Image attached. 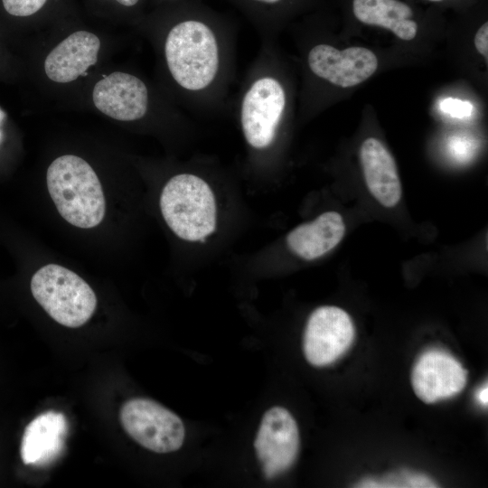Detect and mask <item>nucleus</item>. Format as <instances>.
<instances>
[{
    "label": "nucleus",
    "mask_w": 488,
    "mask_h": 488,
    "mask_svg": "<svg viewBox=\"0 0 488 488\" xmlns=\"http://www.w3.org/2000/svg\"><path fill=\"white\" fill-rule=\"evenodd\" d=\"M47 187L60 215L73 226H98L106 211L101 183L92 167L81 157L65 155L48 167Z\"/></svg>",
    "instance_id": "f257e3e1"
},
{
    "label": "nucleus",
    "mask_w": 488,
    "mask_h": 488,
    "mask_svg": "<svg viewBox=\"0 0 488 488\" xmlns=\"http://www.w3.org/2000/svg\"><path fill=\"white\" fill-rule=\"evenodd\" d=\"M164 53L172 77L185 89H203L217 74V41L202 22L189 20L174 26L166 37Z\"/></svg>",
    "instance_id": "f03ea898"
},
{
    "label": "nucleus",
    "mask_w": 488,
    "mask_h": 488,
    "mask_svg": "<svg viewBox=\"0 0 488 488\" xmlns=\"http://www.w3.org/2000/svg\"><path fill=\"white\" fill-rule=\"evenodd\" d=\"M162 215L173 232L187 241H202L216 228V203L202 178L181 174L172 177L160 196Z\"/></svg>",
    "instance_id": "7ed1b4c3"
},
{
    "label": "nucleus",
    "mask_w": 488,
    "mask_h": 488,
    "mask_svg": "<svg viewBox=\"0 0 488 488\" xmlns=\"http://www.w3.org/2000/svg\"><path fill=\"white\" fill-rule=\"evenodd\" d=\"M34 299L58 324L78 328L94 314L97 297L79 275L56 264L43 266L31 280Z\"/></svg>",
    "instance_id": "20e7f679"
},
{
    "label": "nucleus",
    "mask_w": 488,
    "mask_h": 488,
    "mask_svg": "<svg viewBox=\"0 0 488 488\" xmlns=\"http://www.w3.org/2000/svg\"><path fill=\"white\" fill-rule=\"evenodd\" d=\"M119 420L131 438L153 452H174L183 444L185 428L182 419L153 399L127 400L120 408Z\"/></svg>",
    "instance_id": "39448f33"
},
{
    "label": "nucleus",
    "mask_w": 488,
    "mask_h": 488,
    "mask_svg": "<svg viewBox=\"0 0 488 488\" xmlns=\"http://www.w3.org/2000/svg\"><path fill=\"white\" fill-rule=\"evenodd\" d=\"M354 337V324L347 312L333 305L320 306L310 314L305 328V357L313 366L329 365L348 351Z\"/></svg>",
    "instance_id": "423d86ee"
},
{
    "label": "nucleus",
    "mask_w": 488,
    "mask_h": 488,
    "mask_svg": "<svg viewBox=\"0 0 488 488\" xmlns=\"http://www.w3.org/2000/svg\"><path fill=\"white\" fill-rule=\"evenodd\" d=\"M300 446L297 424L285 408L267 410L258 430L254 448L264 475L274 478L296 462Z\"/></svg>",
    "instance_id": "0eeeda50"
},
{
    "label": "nucleus",
    "mask_w": 488,
    "mask_h": 488,
    "mask_svg": "<svg viewBox=\"0 0 488 488\" xmlns=\"http://www.w3.org/2000/svg\"><path fill=\"white\" fill-rule=\"evenodd\" d=\"M285 106V91L276 79L264 77L253 83L243 98L240 113L249 145L262 149L272 143Z\"/></svg>",
    "instance_id": "6e6552de"
},
{
    "label": "nucleus",
    "mask_w": 488,
    "mask_h": 488,
    "mask_svg": "<svg viewBox=\"0 0 488 488\" xmlns=\"http://www.w3.org/2000/svg\"><path fill=\"white\" fill-rule=\"evenodd\" d=\"M466 381L467 371L461 362L440 349L424 352L417 360L411 374L416 395L427 404L457 395Z\"/></svg>",
    "instance_id": "1a4fd4ad"
},
{
    "label": "nucleus",
    "mask_w": 488,
    "mask_h": 488,
    "mask_svg": "<svg viewBox=\"0 0 488 488\" xmlns=\"http://www.w3.org/2000/svg\"><path fill=\"white\" fill-rule=\"evenodd\" d=\"M308 65L319 78L341 88H351L365 81L376 71L378 60L364 47L340 51L328 44H319L309 52Z\"/></svg>",
    "instance_id": "9d476101"
},
{
    "label": "nucleus",
    "mask_w": 488,
    "mask_h": 488,
    "mask_svg": "<svg viewBox=\"0 0 488 488\" xmlns=\"http://www.w3.org/2000/svg\"><path fill=\"white\" fill-rule=\"evenodd\" d=\"M95 107L108 117L133 121L145 116L148 91L137 77L116 71L99 80L92 92Z\"/></svg>",
    "instance_id": "9b49d317"
},
{
    "label": "nucleus",
    "mask_w": 488,
    "mask_h": 488,
    "mask_svg": "<svg viewBox=\"0 0 488 488\" xmlns=\"http://www.w3.org/2000/svg\"><path fill=\"white\" fill-rule=\"evenodd\" d=\"M100 41L94 33L78 31L55 46L47 55L44 70L58 83H68L86 73L98 60Z\"/></svg>",
    "instance_id": "f8f14e48"
},
{
    "label": "nucleus",
    "mask_w": 488,
    "mask_h": 488,
    "mask_svg": "<svg viewBox=\"0 0 488 488\" xmlns=\"http://www.w3.org/2000/svg\"><path fill=\"white\" fill-rule=\"evenodd\" d=\"M363 176L371 194L384 207L396 206L402 188L394 157L377 138L369 137L360 149Z\"/></svg>",
    "instance_id": "ddd939ff"
},
{
    "label": "nucleus",
    "mask_w": 488,
    "mask_h": 488,
    "mask_svg": "<svg viewBox=\"0 0 488 488\" xmlns=\"http://www.w3.org/2000/svg\"><path fill=\"white\" fill-rule=\"evenodd\" d=\"M68 421L64 414L53 410L34 418L25 427L21 442L24 465H46L59 457L65 446Z\"/></svg>",
    "instance_id": "4468645a"
},
{
    "label": "nucleus",
    "mask_w": 488,
    "mask_h": 488,
    "mask_svg": "<svg viewBox=\"0 0 488 488\" xmlns=\"http://www.w3.org/2000/svg\"><path fill=\"white\" fill-rule=\"evenodd\" d=\"M345 231L342 215L330 211L296 227L288 233L286 243L299 258L314 260L333 249L342 241Z\"/></svg>",
    "instance_id": "2eb2a0df"
},
{
    "label": "nucleus",
    "mask_w": 488,
    "mask_h": 488,
    "mask_svg": "<svg viewBox=\"0 0 488 488\" xmlns=\"http://www.w3.org/2000/svg\"><path fill=\"white\" fill-rule=\"evenodd\" d=\"M352 10L360 22L386 28L401 40H413L418 33L413 12L401 1L353 0Z\"/></svg>",
    "instance_id": "dca6fc26"
},
{
    "label": "nucleus",
    "mask_w": 488,
    "mask_h": 488,
    "mask_svg": "<svg viewBox=\"0 0 488 488\" xmlns=\"http://www.w3.org/2000/svg\"><path fill=\"white\" fill-rule=\"evenodd\" d=\"M360 487H436L428 476L418 473H401L380 480L367 479L361 482Z\"/></svg>",
    "instance_id": "f3484780"
},
{
    "label": "nucleus",
    "mask_w": 488,
    "mask_h": 488,
    "mask_svg": "<svg viewBox=\"0 0 488 488\" xmlns=\"http://www.w3.org/2000/svg\"><path fill=\"white\" fill-rule=\"evenodd\" d=\"M47 0H2L5 11L14 16H29L38 12Z\"/></svg>",
    "instance_id": "a211bd4d"
},
{
    "label": "nucleus",
    "mask_w": 488,
    "mask_h": 488,
    "mask_svg": "<svg viewBox=\"0 0 488 488\" xmlns=\"http://www.w3.org/2000/svg\"><path fill=\"white\" fill-rule=\"evenodd\" d=\"M440 109L453 117L463 118L472 114L473 105L466 100L446 98L441 101Z\"/></svg>",
    "instance_id": "6ab92c4d"
},
{
    "label": "nucleus",
    "mask_w": 488,
    "mask_h": 488,
    "mask_svg": "<svg viewBox=\"0 0 488 488\" xmlns=\"http://www.w3.org/2000/svg\"><path fill=\"white\" fill-rule=\"evenodd\" d=\"M474 45L476 50L485 57L488 58V23H484L474 36Z\"/></svg>",
    "instance_id": "aec40b11"
},
{
    "label": "nucleus",
    "mask_w": 488,
    "mask_h": 488,
    "mask_svg": "<svg viewBox=\"0 0 488 488\" xmlns=\"http://www.w3.org/2000/svg\"><path fill=\"white\" fill-rule=\"evenodd\" d=\"M487 393H488L487 384H485V385L482 386L480 389H478V390L475 393L476 400L483 407L487 406V402H488Z\"/></svg>",
    "instance_id": "412c9836"
},
{
    "label": "nucleus",
    "mask_w": 488,
    "mask_h": 488,
    "mask_svg": "<svg viewBox=\"0 0 488 488\" xmlns=\"http://www.w3.org/2000/svg\"><path fill=\"white\" fill-rule=\"evenodd\" d=\"M116 1L125 6H132L138 2V0H116Z\"/></svg>",
    "instance_id": "4be33fe9"
},
{
    "label": "nucleus",
    "mask_w": 488,
    "mask_h": 488,
    "mask_svg": "<svg viewBox=\"0 0 488 488\" xmlns=\"http://www.w3.org/2000/svg\"><path fill=\"white\" fill-rule=\"evenodd\" d=\"M4 118H5V114H4V112L0 109V125H1V123L3 122ZM1 138H2V132H1V130H0V140H1Z\"/></svg>",
    "instance_id": "5701e85b"
},
{
    "label": "nucleus",
    "mask_w": 488,
    "mask_h": 488,
    "mask_svg": "<svg viewBox=\"0 0 488 488\" xmlns=\"http://www.w3.org/2000/svg\"><path fill=\"white\" fill-rule=\"evenodd\" d=\"M256 1L264 2V3H276L279 0H256Z\"/></svg>",
    "instance_id": "b1692460"
},
{
    "label": "nucleus",
    "mask_w": 488,
    "mask_h": 488,
    "mask_svg": "<svg viewBox=\"0 0 488 488\" xmlns=\"http://www.w3.org/2000/svg\"><path fill=\"white\" fill-rule=\"evenodd\" d=\"M428 1H431V2H440L442 0H428Z\"/></svg>",
    "instance_id": "393cba45"
}]
</instances>
